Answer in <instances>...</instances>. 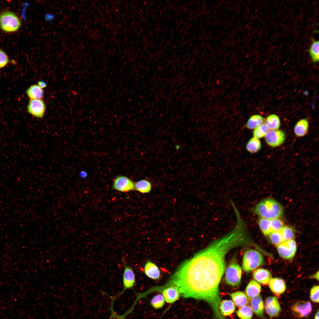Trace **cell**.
<instances>
[{"instance_id": "2", "label": "cell", "mask_w": 319, "mask_h": 319, "mask_svg": "<svg viewBox=\"0 0 319 319\" xmlns=\"http://www.w3.org/2000/svg\"><path fill=\"white\" fill-rule=\"evenodd\" d=\"M254 210L256 214L261 218L269 219L279 218L283 212L281 205L271 198L260 201L256 205Z\"/></svg>"}, {"instance_id": "13", "label": "cell", "mask_w": 319, "mask_h": 319, "mask_svg": "<svg viewBox=\"0 0 319 319\" xmlns=\"http://www.w3.org/2000/svg\"><path fill=\"white\" fill-rule=\"evenodd\" d=\"M253 277L258 282L264 285L269 284L272 279V275L268 270L263 268L258 269L253 273Z\"/></svg>"}, {"instance_id": "25", "label": "cell", "mask_w": 319, "mask_h": 319, "mask_svg": "<svg viewBox=\"0 0 319 319\" xmlns=\"http://www.w3.org/2000/svg\"><path fill=\"white\" fill-rule=\"evenodd\" d=\"M265 119L259 115H254L248 120L246 124V127L249 129H254L263 123Z\"/></svg>"}, {"instance_id": "10", "label": "cell", "mask_w": 319, "mask_h": 319, "mask_svg": "<svg viewBox=\"0 0 319 319\" xmlns=\"http://www.w3.org/2000/svg\"><path fill=\"white\" fill-rule=\"evenodd\" d=\"M112 188L121 192H128L134 190V183L127 177L119 175L114 179Z\"/></svg>"}, {"instance_id": "21", "label": "cell", "mask_w": 319, "mask_h": 319, "mask_svg": "<svg viewBox=\"0 0 319 319\" xmlns=\"http://www.w3.org/2000/svg\"><path fill=\"white\" fill-rule=\"evenodd\" d=\"M261 290V285L256 281L252 280L247 285L245 289L246 294L249 299L259 295Z\"/></svg>"}, {"instance_id": "18", "label": "cell", "mask_w": 319, "mask_h": 319, "mask_svg": "<svg viewBox=\"0 0 319 319\" xmlns=\"http://www.w3.org/2000/svg\"><path fill=\"white\" fill-rule=\"evenodd\" d=\"M144 273L149 277L154 279H158L160 272L158 267L152 262L148 261L144 267Z\"/></svg>"}, {"instance_id": "4", "label": "cell", "mask_w": 319, "mask_h": 319, "mask_svg": "<svg viewBox=\"0 0 319 319\" xmlns=\"http://www.w3.org/2000/svg\"><path fill=\"white\" fill-rule=\"evenodd\" d=\"M21 25L20 20L12 12H5L0 15V27L5 32L16 31L19 28Z\"/></svg>"}, {"instance_id": "17", "label": "cell", "mask_w": 319, "mask_h": 319, "mask_svg": "<svg viewBox=\"0 0 319 319\" xmlns=\"http://www.w3.org/2000/svg\"><path fill=\"white\" fill-rule=\"evenodd\" d=\"M235 309L234 304L230 300H224L221 301L219 307V313L223 316L232 314L235 310Z\"/></svg>"}, {"instance_id": "20", "label": "cell", "mask_w": 319, "mask_h": 319, "mask_svg": "<svg viewBox=\"0 0 319 319\" xmlns=\"http://www.w3.org/2000/svg\"><path fill=\"white\" fill-rule=\"evenodd\" d=\"M26 93L30 99H42L44 97L43 90L38 84L30 86L27 89Z\"/></svg>"}, {"instance_id": "16", "label": "cell", "mask_w": 319, "mask_h": 319, "mask_svg": "<svg viewBox=\"0 0 319 319\" xmlns=\"http://www.w3.org/2000/svg\"><path fill=\"white\" fill-rule=\"evenodd\" d=\"M165 300L169 303H172L176 302L179 298L180 294L178 290L175 287L169 286L163 291L162 292Z\"/></svg>"}, {"instance_id": "31", "label": "cell", "mask_w": 319, "mask_h": 319, "mask_svg": "<svg viewBox=\"0 0 319 319\" xmlns=\"http://www.w3.org/2000/svg\"><path fill=\"white\" fill-rule=\"evenodd\" d=\"M268 235L272 243L276 246L284 241L281 231L272 232Z\"/></svg>"}, {"instance_id": "39", "label": "cell", "mask_w": 319, "mask_h": 319, "mask_svg": "<svg viewBox=\"0 0 319 319\" xmlns=\"http://www.w3.org/2000/svg\"><path fill=\"white\" fill-rule=\"evenodd\" d=\"M313 276L315 278L318 280L319 279V272L318 271Z\"/></svg>"}, {"instance_id": "22", "label": "cell", "mask_w": 319, "mask_h": 319, "mask_svg": "<svg viewBox=\"0 0 319 319\" xmlns=\"http://www.w3.org/2000/svg\"><path fill=\"white\" fill-rule=\"evenodd\" d=\"M235 304L238 307H242L248 303L246 294L243 292L238 291L230 294Z\"/></svg>"}, {"instance_id": "14", "label": "cell", "mask_w": 319, "mask_h": 319, "mask_svg": "<svg viewBox=\"0 0 319 319\" xmlns=\"http://www.w3.org/2000/svg\"><path fill=\"white\" fill-rule=\"evenodd\" d=\"M268 284L271 290L276 294H282L286 290V287L285 283L281 279L272 278Z\"/></svg>"}, {"instance_id": "6", "label": "cell", "mask_w": 319, "mask_h": 319, "mask_svg": "<svg viewBox=\"0 0 319 319\" xmlns=\"http://www.w3.org/2000/svg\"><path fill=\"white\" fill-rule=\"evenodd\" d=\"M124 266L123 274V288L122 291L119 294L113 297L110 296L112 300L111 305L115 299L122 294L127 289H132L135 283V276L132 268L128 265L124 259L122 260Z\"/></svg>"}, {"instance_id": "28", "label": "cell", "mask_w": 319, "mask_h": 319, "mask_svg": "<svg viewBox=\"0 0 319 319\" xmlns=\"http://www.w3.org/2000/svg\"><path fill=\"white\" fill-rule=\"evenodd\" d=\"M237 314L240 319H251L253 317V311L250 307L245 305L240 308Z\"/></svg>"}, {"instance_id": "33", "label": "cell", "mask_w": 319, "mask_h": 319, "mask_svg": "<svg viewBox=\"0 0 319 319\" xmlns=\"http://www.w3.org/2000/svg\"><path fill=\"white\" fill-rule=\"evenodd\" d=\"M284 241L292 240L294 237L293 230L288 226H284L281 230Z\"/></svg>"}, {"instance_id": "23", "label": "cell", "mask_w": 319, "mask_h": 319, "mask_svg": "<svg viewBox=\"0 0 319 319\" xmlns=\"http://www.w3.org/2000/svg\"><path fill=\"white\" fill-rule=\"evenodd\" d=\"M152 189L151 183L146 180H141L134 183V190L142 193H149Z\"/></svg>"}, {"instance_id": "38", "label": "cell", "mask_w": 319, "mask_h": 319, "mask_svg": "<svg viewBox=\"0 0 319 319\" xmlns=\"http://www.w3.org/2000/svg\"><path fill=\"white\" fill-rule=\"evenodd\" d=\"M80 175L82 178H85L87 175L86 173L83 171L80 172Z\"/></svg>"}, {"instance_id": "30", "label": "cell", "mask_w": 319, "mask_h": 319, "mask_svg": "<svg viewBox=\"0 0 319 319\" xmlns=\"http://www.w3.org/2000/svg\"><path fill=\"white\" fill-rule=\"evenodd\" d=\"M269 131L267 125L263 123L254 129L253 132V137L258 139L263 138Z\"/></svg>"}, {"instance_id": "15", "label": "cell", "mask_w": 319, "mask_h": 319, "mask_svg": "<svg viewBox=\"0 0 319 319\" xmlns=\"http://www.w3.org/2000/svg\"><path fill=\"white\" fill-rule=\"evenodd\" d=\"M250 303L253 311L258 317H263L264 305L261 295H259L251 298Z\"/></svg>"}, {"instance_id": "19", "label": "cell", "mask_w": 319, "mask_h": 319, "mask_svg": "<svg viewBox=\"0 0 319 319\" xmlns=\"http://www.w3.org/2000/svg\"><path fill=\"white\" fill-rule=\"evenodd\" d=\"M309 127L308 122L307 119H300L295 125L294 128V133L297 137L303 136L307 133Z\"/></svg>"}, {"instance_id": "12", "label": "cell", "mask_w": 319, "mask_h": 319, "mask_svg": "<svg viewBox=\"0 0 319 319\" xmlns=\"http://www.w3.org/2000/svg\"><path fill=\"white\" fill-rule=\"evenodd\" d=\"M264 307L266 313L271 317L277 316L281 311L278 299L275 296L268 297L266 300Z\"/></svg>"}, {"instance_id": "7", "label": "cell", "mask_w": 319, "mask_h": 319, "mask_svg": "<svg viewBox=\"0 0 319 319\" xmlns=\"http://www.w3.org/2000/svg\"><path fill=\"white\" fill-rule=\"evenodd\" d=\"M277 249L281 257L291 259L294 256L297 250L296 243L293 239L285 241L277 245Z\"/></svg>"}, {"instance_id": "8", "label": "cell", "mask_w": 319, "mask_h": 319, "mask_svg": "<svg viewBox=\"0 0 319 319\" xmlns=\"http://www.w3.org/2000/svg\"><path fill=\"white\" fill-rule=\"evenodd\" d=\"M46 105L42 99H30L27 106L29 113L38 118H42L44 115Z\"/></svg>"}, {"instance_id": "3", "label": "cell", "mask_w": 319, "mask_h": 319, "mask_svg": "<svg viewBox=\"0 0 319 319\" xmlns=\"http://www.w3.org/2000/svg\"><path fill=\"white\" fill-rule=\"evenodd\" d=\"M263 261V257L259 252L253 249L248 250L244 255L243 269L246 272L251 271L261 265Z\"/></svg>"}, {"instance_id": "40", "label": "cell", "mask_w": 319, "mask_h": 319, "mask_svg": "<svg viewBox=\"0 0 319 319\" xmlns=\"http://www.w3.org/2000/svg\"><path fill=\"white\" fill-rule=\"evenodd\" d=\"M319 310H318L315 316L314 319H319Z\"/></svg>"}, {"instance_id": "11", "label": "cell", "mask_w": 319, "mask_h": 319, "mask_svg": "<svg viewBox=\"0 0 319 319\" xmlns=\"http://www.w3.org/2000/svg\"><path fill=\"white\" fill-rule=\"evenodd\" d=\"M285 139V134L281 130L269 131L265 136L266 143L273 147L280 146L283 143Z\"/></svg>"}, {"instance_id": "9", "label": "cell", "mask_w": 319, "mask_h": 319, "mask_svg": "<svg viewBox=\"0 0 319 319\" xmlns=\"http://www.w3.org/2000/svg\"><path fill=\"white\" fill-rule=\"evenodd\" d=\"M291 310L293 314L298 318L307 317L312 312V305L309 301H299L292 305Z\"/></svg>"}, {"instance_id": "35", "label": "cell", "mask_w": 319, "mask_h": 319, "mask_svg": "<svg viewBox=\"0 0 319 319\" xmlns=\"http://www.w3.org/2000/svg\"><path fill=\"white\" fill-rule=\"evenodd\" d=\"M319 286L313 287L310 291V297L311 300L315 303L319 302Z\"/></svg>"}, {"instance_id": "24", "label": "cell", "mask_w": 319, "mask_h": 319, "mask_svg": "<svg viewBox=\"0 0 319 319\" xmlns=\"http://www.w3.org/2000/svg\"><path fill=\"white\" fill-rule=\"evenodd\" d=\"M265 124L271 131L278 130L280 126L279 117L277 115L272 114L268 116L265 119Z\"/></svg>"}, {"instance_id": "29", "label": "cell", "mask_w": 319, "mask_h": 319, "mask_svg": "<svg viewBox=\"0 0 319 319\" xmlns=\"http://www.w3.org/2000/svg\"><path fill=\"white\" fill-rule=\"evenodd\" d=\"M258 224L261 231L264 235H268L272 232L270 219L261 218L259 220Z\"/></svg>"}, {"instance_id": "37", "label": "cell", "mask_w": 319, "mask_h": 319, "mask_svg": "<svg viewBox=\"0 0 319 319\" xmlns=\"http://www.w3.org/2000/svg\"><path fill=\"white\" fill-rule=\"evenodd\" d=\"M38 84L40 87L42 89L46 87L47 86V84L46 83L43 81L38 82Z\"/></svg>"}, {"instance_id": "1", "label": "cell", "mask_w": 319, "mask_h": 319, "mask_svg": "<svg viewBox=\"0 0 319 319\" xmlns=\"http://www.w3.org/2000/svg\"><path fill=\"white\" fill-rule=\"evenodd\" d=\"M249 242L245 228L235 224L230 232L182 263L173 275L170 286L177 288L184 298L207 302L215 317H220L219 286L226 268V255L232 248L246 245Z\"/></svg>"}, {"instance_id": "32", "label": "cell", "mask_w": 319, "mask_h": 319, "mask_svg": "<svg viewBox=\"0 0 319 319\" xmlns=\"http://www.w3.org/2000/svg\"><path fill=\"white\" fill-rule=\"evenodd\" d=\"M165 301L163 295L162 294H158L152 298L151 301V304L154 308L160 309L164 306Z\"/></svg>"}, {"instance_id": "34", "label": "cell", "mask_w": 319, "mask_h": 319, "mask_svg": "<svg viewBox=\"0 0 319 319\" xmlns=\"http://www.w3.org/2000/svg\"><path fill=\"white\" fill-rule=\"evenodd\" d=\"M271 220V225L272 232L281 231L284 227L283 222L279 218Z\"/></svg>"}, {"instance_id": "36", "label": "cell", "mask_w": 319, "mask_h": 319, "mask_svg": "<svg viewBox=\"0 0 319 319\" xmlns=\"http://www.w3.org/2000/svg\"><path fill=\"white\" fill-rule=\"evenodd\" d=\"M9 62V58L6 54L0 49V69L5 67Z\"/></svg>"}, {"instance_id": "27", "label": "cell", "mask_w": 319, "mask_h": 319, "mask_svg": "<svg viewBox=\"0 0 319 319\" xmlns=\"http://www.w3.org/2000/svg\"><path fill=\"white\" fill-rule=\"evenodd\" d=\"M310 55L313 61L317 62L319 60V42L318 40H313L312 43L309 50Z\"/></svg>"}, {"instance_id": "26", "label": "cell", "mask_w": 319, "mask_h": 319, "mask_svg": "<svg viewBox=\"0 0 319 319\" xmlns=\"http://www.w3.org/2000/svg\"><path fill=\"white\" fill-rule=\"evenodd\" d=\"M261 147V144L260 140L254 137L250 139L246 145V149L251 153L257 152L260 150Z\"/></svg>"}, {"instance_id": "5", "label": "cell", "mask_w": 319, "mask_h": 319, "mask_svg": "<svg viewBox=\"0 0 319 319\" xmlns=\"http://www.w3.org/2000/svg\"><path fill=\"white\" fill-rule=\"evenodd\" d=\"M241 268L235 259L231 261L225 271V280L229 285L232 286H238L241 279Z\"/></svg>"}]
</instances>
